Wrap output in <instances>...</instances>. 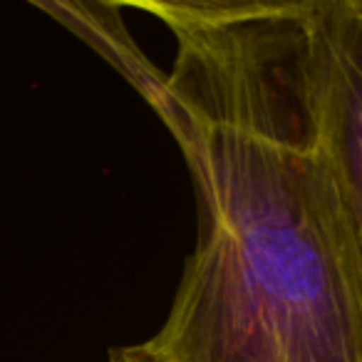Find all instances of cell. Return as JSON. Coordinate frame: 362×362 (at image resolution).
I'll use <instances>...</instances> for the list:
<instances>
[{
  "instance_id": "6da1fadb",
  "label": "cell",
  "mask_w": 362,
  "mask_h": 362,
  "mask_svg": "<svg viewBox=\"0 0 362 362\" xmlns=\"http://www.w3.org/2000/svg\"><path fill=\"white\" fill-rule=\"evenodd\" d=\"M176 55L149 100L192 171L197 251L156 362H362V261L325 159L305 0H139Z\"/></svg>"
},
{
  "instance_id": "7a4b0ae2",
  "label": "cell",
  "mask_w": 362,
  "mask_h": 362,
  "mask_svg": "<svg viewBox=\"0 0 362 362\" xmlns=\"http://www.w3.org/2000/svg\"><path fill=\"white\" fill-rule=\"evenodd\" d=\"M325 159L362 261V0H305Z\"/></svg>"
},
{
  "instance_id": "3957f363",
  "label": "cell",
  "mask_w": 362,
  "mask_h": 362,
  "mask_svg": "<svg viewBox=\"0 0 362 362\" xmlns=\"http://www.w3.org/2000/svg\"><path fill=\"white\" fill-rule=\"evenodd\" d=\"M110 362H156V357L144 345L117 347L110 352Z\"/></svg>"
}]
</instances>
